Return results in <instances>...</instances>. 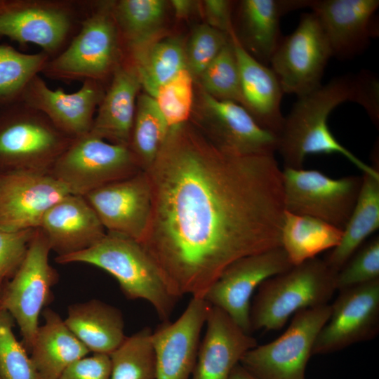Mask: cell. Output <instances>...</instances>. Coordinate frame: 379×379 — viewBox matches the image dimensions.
Returning a JSON list of instances; mask_svg holds the SVG:
<instances>
[{"label": "cell", "instance_id": "1", "mask_svg": "<svg viewBox=\"0 0 379 379\" xmlns=\"http://www.w3.org/2000/svg\"><path fill=\"white\" fill-rule=\"evenodd\" d=\"M152 213L141 244L171 293L203 298L237 260L281 246L282 171L274 155L235 156L186 123L145 171Z\"/></svg>", "mask_w": 379, "mask_h": 379}, {"label": "cell", "instance_id": "2", "mask_svg": "<svg viewBox=\"0 0 379 379\" xmlns=\"http://www.w3.org/2000/svg\"><path fill=\"white\" fill-rule=\"evenodd\" d=\"M346 101H352L350 75L335 77L298 98L277 136V152L281 156L284 168H303L310 154L335 153L345 157L363 173L379 174L378 164L364 163L340 143L328 128L330 113Z\"/></svg>", "mask_w": 379, "mask_h": 379}, {"label": "cell", "instance_id": "3", "mask_svg": "<svg viewBox=\"0 0 379 379\" xmlns=\"http://www.w3.org/2000/svg\"><path fill=\"white\" fill-rule=\"evenodd\" d=\"M55 261L60 264L83 262L106 271L117 280L127 298L147 301L162 321H169L180 299L171 293L141 243L121 234L107 232L90 248L57 256Z\"/></svg>", "mask_w": 379, "mask_h": 379}, {"label": "cell", "instance_id": "4", "mask_svg": "<svg viewBox=\"0 0 379 379\" xmlns=\"http://www.w3.org/2000/svg\"><path fill=\"white\" fill-rule=\"evenodd\" d=\"M112 1H90L79 29L67 47L50 58L41 73L64 82L109 81L123 62L122 41Z\"/></svg>", "mask_w": 379, "mask_h": 379}, {"label": "cell", "instance_id": "5", "mask_svg": "<svg viewBox=\"0 0 379 379\" xmlns=\"http://www.w3.org/2000/svg\"><path fill=\"white\" fill-rule=\"evenodd\" d=\"M336 275L317 257L267 279L251 304V331L279 330L296 312L328 304L337 291Z\"/></svg>", "mask_w": 379, "mask_h": 379}, {"label": "cell", "instance_id": "6", "mask_svg": "<svg viewBox=\"0 0 379 379\" xmlns=\"http://www.w3.org/2000/svg\"><path fill=\"white\" fill-rule=\"evenodd\" d=\"M74 138L41 112L19 100L0 109V173H50Z\"/></svg>", "mask_w": 379, "mask_h": 379}, {"label": "cell", "instance_id": "7", "mask_svg": "<svg viewBox=\"0 0 379 379\" xmlns=\"http://www.w3.org/2000/svg\"><path fill=\"white\" fill-rule=\"evenodd\" d=\"M89 1L0 0V37L36 44L52 58L79 29Z\"/></svg>", "mask_w": 379, "mask_h": 379}, {"label": "cell", "instance_id": "8", "mask_svg": "<svg viewBox=\"0 0 379 379\" xmlns=\"http://www.w3.org/2000/svg\"><path fill=\"white\" fill-rule=\"evenodd\" d=\"M48 241L35 230L17 271L0 291V308L8 312L20 328L22 344L29 353L39 328V318L52 299L58 274L50 265Z\"/></svg>", "mask_w": 379, "mask_h": 379}, {"label": "cell", "instance_id": "9", "mask_svg": "<svg viewBox=\"0 0 379 379\" xmlns=\"http://www.w3.org/2000/svg\"><path fill=\"white\" fill-rule=\"evenodd\" d=\"M140 171L128 146L111 143L88 133L73 140L50 173L70 194L85 196Z\"/></svg>", "mask_w": 379, "mask_h": 379}, {"label": "cell", "instance_id": "10", "mask_svg": "<svg viewBox=\"0 0 379 379\" xmlns=\"http://www.w3.org/2000/svg\"><path fill=\"white\" fill-rule=\"evenodd\" d=\"M330 312V304L296 312L279 338L248 350L240 364L258 379H305L314 343Z\"/></svg>", "mask_w": 379, "mask_h": 379}, {"label": "cell", "instance_id": "11", "mask_svg": "<svg viewBox=\"0 0 379 379\" xmlns=\"http://www.w3.org/2000/svg\"><path fill=\"white\" fill-rule=\"evenodd\" d=\"M285 211L310 216L343 230L354 209L362 175L332 178L315 169L282 171Z\"/></svg>", "mask_w": 379, "mask_h": 379}, {"label": "cell", "instance_id": "12", "mask_svg": "<svg viewBox=\"0 0 379 379\" xmlns=\"http://www.w3.org/2000/svg\"><path fill=\"white\" fill-rule=\"evenodd\" d=\"M331 51L325 34L313 12L304 13L295 29L283 36L271 60L284 93L298 98L318 88Z\"/></svg>", "mask_w": 379, "mask_h": 379}, {"label": "cell", "instance_id": "13", "mask_svg": "<svg viewBox=\"0 0 379 379\" xmlns=\"http://www.w3.org/2000/svg\"><path fill=\"white\" fill-rule=\"evenodd\" d=\"M292 266L281 246L241 258L225 269L203 298L226 312L250 334V308L254 291L263 281Z\"/></svg>", "mask_w": 379, "mask_h": 379}, {"label": "cell", "instance_id": "14", "mask_svg": "<svg viewBox=\"0 0 379 379\" xmlns=\"http://www.w3.org/2000/svg\"><path fill=\"white\" fill-rule=\"evenodd\" d=\"M378 332L379 279L339 291L312 355L331 354L371 340Z\"/></svg>", "mask_w": 379, "mask_h": 379}, {"label": "cell", "instance_id": "15", "mask_svg": "<svg viewBox=\"0 0 379 379\" xmlns=\"http://www.w3.org/2000/svg\"><path fill=\"white\" fill-rule=\"evenodd\" d=\"M199 123L222 152L235 156L274 155L278 139L262 128L241 104L201 92Z\"/></svg>", "mask_w": 379, "mask_h": 379}, {"label": "cell", "instance_id": "16", "mask_svg": "<svg viewBox=\"0 0 379 379\" xmlns=\"http://www.w3.org/2000/svg\"><path fill=\"white\" fill-rule=\"evenodd\" d=\"M69 194L50 173H0V227L12 231L39 228L46 211Z\"/></svg>", "mask_w": 379, "mask_h": 379}, {"label": "cell", "instance_id": "17", "mask_svg": "<svg viewBox=\"0 0 379 379\" xmlns=\"http://www.w3.org/2000/svg\"><path fill=\"white\" fill-rule=\"evenodd\" d=\"M105 230L140 243L152 213V194L145 171L102 186L84 196Z\"/></svg>", "mask_w": 379, "mask_h": 379}, {"label": "cell", "instance_id": "18", "mask_svg": "<svg viewBox=\"0 0 379 379\" xmlns=\"http://www.w3.org/2000/svg\"><path fill=\"white\" fill-rule=\"evenodd\" d=\"M211 307L203 298L192 297L175 321H162L152 331L156 379H191Z\"/></svg>", "mask_w": 379, "mask_h": 379}, {"label": "cell", "instance_id": "19", "mask_svg": "<svg viewBox=\"0 0 379 379\" xmlns=\"http://www.w3.org/2000/svg\"><path fill=\"white\" fill-rule=\"evenodd\" d=\"M378 0H312L332 57L350 59L363 53L378 35Z\"/></svg>", "mask_w": 379, "mask_h": 379}, {"label": "cell", "instance_id": "20", "mask_svg": "<svg viewBox=\"0 0 379 379\" xmlns=\"http://www.w3.org/2000/svg\"><path fill=\"white\" fill-rule=\"evenodd\" d=\"M105 91L102 84L93 81L82 82L74 93L53 90L39 74L29 82L20 100L41 112L58 129L74 139L91 131Z\"/></svg>", "mask_w": 379, "mask_h": 379}, {"label": "cell", "instance_id": "21", "mask_svg": "<svg viewBox=\"0 0 379 379\" xmlns=\"http://www.w3.org/2000/svg\"><path fill=\"white\" fill-rule=\"evenodd\" d=\"M205 324L191 379H229L244 354L258 345L257 340L215 306L211 305Z\"/></svg>", "mask_w": 379, "mask_h": 379}, {"label": "cell", "instance_id": "22", "mask_svg": "<svg viewBox=\"0 0 379 379\" xmlns=\"http://www.w3.org/2000/svg\"><path fill=\"white\" fill-rule=\"evenodd\" d=\"M39 228L58 256L87 249L107 232L86 198L72 194L61 199L46 211Z\"/></svg>", "mask_w": 379, "mask_h": 379}, {"label": "cell", "instance_id": "23", "mask_svg": "<svg viewBox=\"0 0 379 379\" xmlns=\"http://www.w3.org/2000/svg\"><path fill=\"white\" fill-rule=\"evenodd\" d=\"M229 36L239 69L242 105L262 128L278 136L285 118L281 109L284 94L281 84L270 67L244 48L233 29Z\"/></svg>", "mask_w": 379, "mask_h": 379}, {"label": "cell", "instance_id": "24", "mask_svg": "<svg viewBox=\"0 0 379 379\" xmlns=\"http://www.w3.org/2000/svg\"><path fill=\"white\" fill-rule=\"evenodd\" d=\"M141 88L135 68L128 60H124L109 81L89 133L109 142L129 147Z\"/></svg>", "mask_w": 379, "mask_h": 379}, {"label": "cell", "instance_id": "25", "mask_svg": "<svg viewBox=\"0 0 379 379\" xmlns=\"http://www.w3.org/2000/svg\"><path fill=\"white\" fill-rule=\"evenodd\" d=\"M311 0H244L239 3V29L234 34L244 48L260 62L270 65L281 39V17L310 7Z\"/></svg>", "mask_w": 379, "mask_h": 379}, {"label": "cell", "instance_id": "26", "mask_svg": "<svg viewBox=\"0 0 379 379\" xmlns=\"http://www.w3.org/2000/svg\"><path fill=\"white\" fill-rule=\"evenodd\" d=\"M44 324L35 334L30 353L37 379H56L70 364L90 351L72 333L64 319L46 307Z\"/></svg>", "mask_w": 379, "mask_h": 379}, {"label": "cell", "instance_id": "27", "mask_svg": "<svg viewBox=\"0 0 379 379\" xmlns=\"http://www.w3.org/2000/svg\"><path fill=\"white\" fill-rule=\"evenodd\" d=\"M64 321L93 354L109 355L126 338L121 311L98 299L71 305Z\"/></svg>", "mask_w": 379, "mask_h": 379}, {"label": "cell", "instance_id": "28", "mask_svg": "<svg viewBox=\"0 0 379 379\" xmlns=\"http://www.w3.org/2000/svg\"><path fill=\"white\" fill-rule=\"evenodd\" d=\"M378 228L379 174L363 173L360 192L340 241L324 260L338 272Z\"/></svg>", "mask_w": 379, "mask_h": 379}, {"label": "cell", "instance_id": "29", "mask_svg": "<svg viewBox=\"0 0 379 379\" xmlns=\"http://www.w3.org/2000/svg\"><path fill=\"white\" fill-rule=\"evenodd\" d=\"M342 235L343 230L323 220L285 211L281 246L291 263L297 265L334 248Z\"/></svg>", "mask_w": 379, "mask_h": 379}, {"label": "cell", "instance_id": "30", "mask_svg": "<svg viewBox=\"0 0 379 379\" xmlns=\"http://www.w3.org/2000/svg\"><path fill=\"white\" fill-rule=\"evenodd\" d=\"M127 53L145 93L152 97L162 85L187 69L185 47L178 38H158Z\"/></svg>", "mask_w": 379, "mask_h": 379}, {"label": "cell", "instance_id": "31", "mask_svg": "<svg viewBox=\"0 0 379 379\" xmlns=\"http://www.w3.org/2000/svg\"><path fill=\"white\" fill-rule=\"evenodd\" d=\"M166 5L163 0L112 1V15L127 53L158 39Z\"/></svg>", "mask_w": 379, "mask_h": 379}, {"label": "cell", "instance_id": "32", "mask_svg": "<svg viewBox=\"0 0 379 379\" xmlns=\"http://www.w3.org/2000/svg\"><path fill=\"white\" fill-rule=\"evenodd\" d=\"M169 132L168 125L153 97L138 95L129 148L142 171L154 161Z\"/></svg>", "mask_w": 379, "mask_h": 379}, {"label": "cell", "instance_id": "33", "mask_svg": "<svg viewBox=\"0 0 379 379\" xmlns=\"http://www.w3.org/2000/svg\"><path fill=\"white\" fill-rule=\"evenodd\" d=\"M49 59L43 51L24 53L0 44V109L20 100L25 87L41 73Z\"/></svg>", "mask_w": 379, "mask_h": 379}, {"label": "cell", "instance_id": "34", "mask_svg": "<svg viewBox=\"0 0 379 379\" xmlns=\"http://www.w3.org/2000/svg\"><path fill=\"white\" fill-rule=\"evenodd\" d=\"M152 331L145 327L126 336L109 354L110 379H156V359Z\"/></svg>", "mask_w": 379, "mask_h": 379}, {"label": "cell", "instance_id": "35", "mask_svg": "<svg viewBox=\"0 0 379 379\" xmlns=\"http://www.w3.org/2000/svg\"><path fill=\"white\" fill-rule=\"evenodd\" d=\"M198 78L206 93L242 105L239 69L230 38Z\"/></svg>", "mask_w": 379, "mask_h": 379}, {"label": "cell", "instance_id": "36", "mask_svg": "<svg viewBox=\"0 0 379 379\" xmlns=\"http://www.w3.org/2000/svg\"><path fill=\"white\" fill-rule=\"evenodd\" d=\"M194 77L184 69L162 85L153 97L169 131L188 122L193 105Z\"/></svg>", "mask_w": 379, "mask_h": 379}, {"label": "cell", "instance_id": "37", "mask_svg": "<svg viewBox=\"0 0 379 379\" xmlns=\"http://www.w3.org/2000/svg\"><path fill=\"white\" fill-rule=\"evenodd\" d=\"M13 319L0 308V377L1 379H37L28 352L13 332Z\"/></svg>", "mask_w": 379, "mask_h": 379}, {"label": "cell", "instance_id": "38", "mask_svg": "<svg viewBox=\"0 0 379 379\" xmlns=\"http://www.w3.org/2000/svg\"><path fill=\"white\" fill-rule=\"evenodd\" d=\"M379 279V237L366 240L337 272L338 291Z\"/></svg>", "mask_w": 379, "mask_h": 379}, {"label": "cell", "instance_id": "39", "mask_svg": "<svg viewBox=\"0 0 379 379\" xmlns=\"http://www.w3.org/2000/svg\"><path fill=\"white\" fill-rule=\"evenodd\" d=\"M230 36L208 24L197 25L185 47L187 67L193 77H199L229 42Z\"/></svg>", "mask_w": 379, "mask_h": 379}, {"label": "cell", "instance_id": "40", "mask_svg": "<svg viewBox=\"0 0 379 379\" xmlns=\"http://www.w3.org/2000/svg\"><path fill=\"white\" fill-rule=\"evenodd\" d=\"M36 229L20 231L0 227V284L12 277L22 262Z\"/></svg>", "mask_w": 379, "mask_h": 379}, {"label": "cell", "instance_id": "41", "mask_svg": "<svg viewBox=\"0 0 379 379\" xmlns=\"http://www.w3.org/2000/svg\"><path fill=\"white\" fill-rule=\"evenodd\" d=\"M352 102L361 105L378 127L379 80L374 73L362 70L352 76Z\"/></svg>", "mask_w": 379, "mask_h": 379}, {"label": "cell", "instance_id": "42", "mask_svg": "<svg viewBox=\"0 0 379 379\" xmlns=\"http://www.w3.org/2000/svg\"><path fill=\"white\" fill-rule=\"evenodd\" d=\"M109 354H93L70 364L56 379H110Z\"/></svg>", "mask_w": 379, "mask_h": 379}, {"label": "cell", "instance_id": "43", "mask_svg": "<svg viewBox=\"0 0 379 379\" xmlns=\"http://www.w3.org/2000/svg\"><path fill=\"white\" fill-rule=\"evenodd\" d=\"M203 10L208 25L222 32L230 34L233 29L232 3L226 0H206Z\"/></svg>", "mask_w": 379, "mask_h": 379}, {"label": "cell", "instance_id": "44", "mask_svg": "<svg viewBox=\"0 0 379 379\" xmlns=\"http://www.w3.org/2000/svg\"><path fill=\"white\" fill-rule=\"evenodd\" d=\"M171 4L177 18L189 16L195 9L196 2L189 0H173Z\"/></svg>", "mask_w": 379, "mask_h": 379}, {"label": "cell", "instance_id": "45", "mask_svg": "<svg viewBox=\"0 0 379 379\" xmlns=\"http://www.w3.org/2000/svg\"><path fill=\"white\" fill-rule=\"evenodd\" d=\"M229 379H258L248 371L240 364L233 369Z\"/></svg>", "mask_w": 379, "mask_h": 379}, {"label": "cell", "instance_id": "46", "mask_svg": "<svg viewBox=\"0 0 379 379\" xmlns=\"http://www.w3.org/2000/svg\"><path fill=\"white\" fill-rule=\"evenodd\" d=\"M1 285L2 284H0V291H1ZM0 379H1V377H0Z\"/></svg>", "mask_w": 379, "mask_h": 379}]
</instances>
